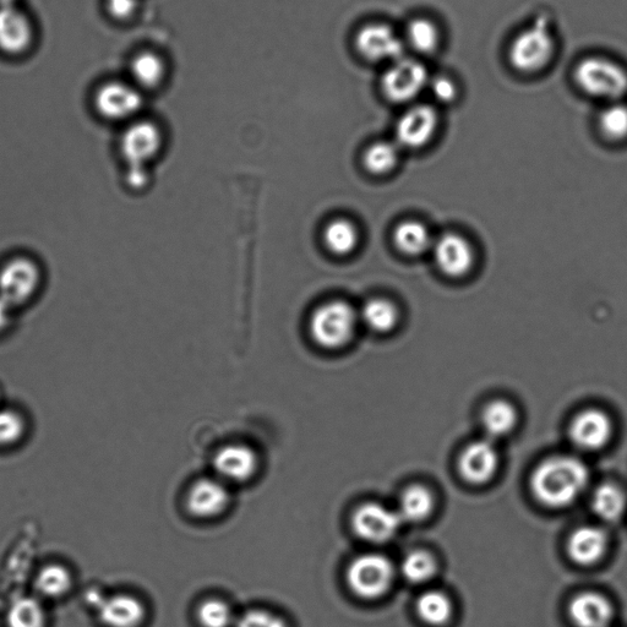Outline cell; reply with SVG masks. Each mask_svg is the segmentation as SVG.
I'll list each match as a JSON object with an SVG mask.
<instances>
[{"label":"cell","mask_w":627,"mask_h":627,"mask_svg":"<svg viewBox=\"0 0 627 627\" xmlns=\"http://www.w3.org/2000/svg\"><path fill=\"white\" fill-rule=\"evenodd\" d=\"M163 138L160 128L149 121L130 125L122 135L121 152L129 167L147 168L160 154Z\"/></svg>","instance_id":"obj_12"},{"label":"cell","mask_w":627,"mask_h":627,"mask_svg":"<svg viewBox=\"0 0 627 627\" xmlns=\"http://www.w3.org/2000/svg\"><path fill=\"white\" fill-rule=\"evenodd\" d=\"M430 253L441 274L449 278L466 277L476 266V249L460 233L447 232L435 237Z\"/></svg>","instance_id":"obj_9"},{"label":"cell","mask_w":627,"mask_h":627,"mask_svg":"<svg viewBox=\"0 0 627 627\" xmlns=\"http://www.w3.org/2000/svg\"><path fill=\"white\" fill-rule=\"evenodd\" d=\"M608 549V536L602 528L583 526L571 534L567 550L575 563L592 565L601 560Z\"/></svg>","instance_id":"obj_21"},{"label":"cell","mask_w":627,"mask_h":627,"mask_svg":"<svg viewBox=\"0 0 627 627\" xmlns=\"http://www.w3.org/2000/svg\"><path fill=\"white\" fill-rule=\"evenodd\" d=\"M34 41V27L24 12L15 7L0 8V51L21 54Z\"/></svg>","instance_id":"obj_18"},{"label":"cell","mask_w":627,"mask_h":627,"mask_svg":"<svg viewBox=\"0 0 627 627\" xmlns=\"http://www.w3.org/2000/svg\"><path fill=\"white\" fill-rule=\"evenodd\" d=\"M395 579V567L387 556L368 553L357 556L347 567L346 581L357 597L373 601L390 590Z\"/></svg>","instance_id":"obj_5"},{"label":"cell","mask_w":627,"mask_h":627,"mask_svg":"<svg viewBox=\"0 0 627 627\" xmlns=\"http://www.w3.org/2000/svg\"><path fill=\"white\" fill-rule=\"evenodd\" d=\"M127 182L132 189L145 188L147 183H149V172H147V168L129 167Z\"/></svg>","instance_id":"obj_41"},{"label":"cell","mask_w":627,"mask_h":627,"mask_svg":"<svg viewBox=\"0 0 627 627\" xmlns=\"http://www.w3.org/2000/svg\"><path fill=\"white\" fill-rule=\"evenodd\" d=\"M14 310L15 308L12 305L0 297V332L8 330L12 326Z\"/></svg>","instance_id":"obj_42"},{"label":"cell","mask_w":627,"mask_h":627,"mask_svg":"<svg viewBox=\"0 0 627 627\" xmlns=\"http://www.w3.org/2000/svg\"><path fill=\"white\" fill-rule=\"evenodd\" d=\"M401 570L402 575L412 583L427 582L435 575L436 561L432 554L416 550L402 561Z\"/></svg>","instance_id":"obj_35"},{"label":"cell","mask_w":627,"mask_h":627,"mask_svg":"<svg viewBox=\"0 0 627 627\" xmlns=\"http://www.w3.org/2000/svg\"><path fill=\"white\" fill-rule=\"evenodd\" d=\"M358 323L357 310L342 299H334L319 305L310 315L309 334L320 348L327 351L341 350L350 345Z\"/></svg>","instance_id":"obj_3"},{"label":"cell","mask_w":627,"mask_h":627,"mask_svg":"<svg viewBox=\"0 0 627 627\" xmlns=\"http://www.w3.org/2000/svg\"><path fill=\"white\" fill-rule=\"evenodd\" d=\"M45 607L36 597H20L10 604L8 627H46Z\"/></svg>","instance_id":"obj_31"},{"label":"cell","mask_w":627,"mask_h":627,"mask_svg":"<svg viewBox=\"0 0 627 627\" xmlns=\"http://www.w3.org/2000/svg\"><path fill=\"white\" fill-rule=\"evenodd\" d=\"M323 239L326 249L331 254L348 256L356 252L361 236L352 221L347 218H335L327 223Z\"/></svg>","instance_id":"obj_24"},{"label":"cell","mask_w":627,"mask_h":627,"mask_svg":"<svg viewBox=\"0 0 627 627\" xmlns=\"http://www.w3.org/2000/svg\"><path fill=\"white\" fill-rule=\"evenodd\" d=\"M598 127L605 139L627 140V102L616 101L605 105L598 117Z\"/></svg>","instance_id":"obj_33"},{"label":"cell","mask_w":627,"mask_h":627,"mask_svg":"<svg viewBox=\"0 0 627 627\" xmlns=\"http://www.w3.org/2000/svg\"><path fill=\"white\" fill-rule=\"evenodd\" d=\"M569 614L577 627H609L613 623L614 608L602 594L586 592L572 599Z\"/></svg>","instance_id":"obj_20"},{"label":"cell","mask_w":627,"mask_h":627,"mask_svg":"<svg viewBox=\"0 0 627 627\" xmlns=\"http://www.w3.org/2000/svg\"><path fill=\"white\" fill-rule=\"evenodd\" d=\"M25 432V418L18 411L0 408V447H10L20 443Z\"/></svg>","instance_id":"obj_37"},{"label":"cell","mask_w":627,"mask_h":627,"mask_svg":"<svg viewBox=\"0 0 627 627\" xmlns=\"http://www.w3.org/2000/svg\"><path fill=\"white\" fill-rule=\"evenodd\" d=\"M358 314L365 327L380 335L394 331L401 319L400 309L387 298L369 299Z\"/></svg>","instance_id":"obj_23"},{"label":"cell","mask_w":627,"mask_h":627,"mask_svg":"<svg viewBox=\"0 0 627 627\" xmlns=\"http://www.w3.org/2000/svg\"><path fill=\"white\" fill-rule=\"evenodd\" d=\"M556 40L549 20L541 16L512 40L509 61L512 68L523 74L543 72L554 61Z\"/></svg>","instance_id":"obj_4"},{"label":"cell","mask_w":627,"mask_h":627,"mask_svg":"<svg viewBox=\"0 0 627 627\" xmlns=\"http://www.w3.org/2000/svg\"><path fill=\"white\" fill-rule=\"evenodd\" d=\"M18 0H0V8L15 7Z\"/></svg>","instance_id":"obj_43"},{"label":"cell","mask_w":627,"mask_h":627,"mask_svg":"<svg viewBox=\"0 0 627 627\" xmlns=\"http://www.w3.org/2000/svg\"><path fill=\"white\" fill-rule=\"evenodd\" d=\"M98 618L107 627H139L146 618V608L132 594L119 593L103 597L97 604Z\"/></svg>","instance_id":"obj_17"},{"label":"cell","mask_w":627,"mask_h":627,"mask_svg":"<svg viewBox=\"0 0 627 627\" xmlns=\"http://www.w3.org/2000/svg\"><path fill=\"white\" fill-rule=\"evenodd\" d=\"M135 83L144 89H155L166 76V63L155 52H141L130 64Z\"/></svg>","instance_id":"obj_29"},{"label":"cell","mask_w":627,"mask_h":627,"mask_svg":"<svg viewBox=\"0 0 627 627\" xmlns=\"http://www.w3.org/2000/svg\"><path fill=\"white\" fill-rule=\"evenodd\" d=\"M41 283V267L27 256H15L0 269V297L15 309L30 302Z\"/></svg>","instance_id":"obj_7"},{"label":"cell","mask_w":627,"mask_h":627,"mask_svg":"<svg viewBox=\"0 0 627 627\" xmlns=\"http://www.w3.org/2000/svg\"><path fill=\"white\" fill-rule=\"evenodd\" d=\"M401 147L391 141H379L365 151L363 163L365 169L374 176H385L400 163Z\"/></svg>","instance_id":"obj_30"},{"label":"cell","mask_w":627,"mask_h":627,"mask_svg":"<svg viewBox=\"0 0 627 627\" xmlns=\"http://www.w3.org/2000/svg\"><path fill=\"white\" fill-rule=\"evenodd\" d=\"M95 106L97 112L108 121H124L140 111L143 97L134 86L112 81L97 90Z\"/></svg>","instance_id":"obj_13"},{"label":"cell","mask_w":627,"mask_h":627,"mask_svg":"<svg viewBox=\"0 0 627 627\" xmlns=\"http://www.w3.org/2000/svg\"><path fill=\"white\" fill-rule=\"evenodd\" d=\"M428 68L418 59L402 57L391 63L381 78V91L396 105H406L417 100L430 83Z\"/></svg>","instance_id":"obj_6"},{"label":"cell","mask_w":627,"mask_h":627,"mask_svg":"<svg viewBox=\"0 0 627 627\" xmlns=\"http://www.w3.org/2000/svg\"><path fill=\"white\" fill-rule=\"evenodd\" d=\"M231 493L221 479L204 478L195 482L187 496V507L199 519H214L228 509Z\"/></svg>","instance_id":"obj_14"},{"label":"cell","mask_w":627,"mask_h":627,"mask_svg":"<svg viewBox=\"0 0 627 627\" xmlns=\"http://www.w3.org/2000/svg\"><path fill=\"white\" fill-rule=\"evenodd\" d=\"M400 514L379 503H365L354 510L351 523L354 533L369 543H386L396 536L402 525Z\"/></svg>","instance_id":"obj_11"},{"label":"cell","mask_w":627,"mask_h":627,"mask_svg":"<svg viewBox=\"0 0 627 627\" xmlns=\"http://www.w3.org/2000/svg\"><path fill=\"white\" fill-rule=\"evenodd\" d=\"M590 472L581 460L571 456H555L545 460L534 471L532 492L549 507H565L585 492Z\"/></svg>","instance_id":"obj_1"},{"label":"cell","mask_w":627,"mask_h":627,"mask_svg":"<svg viewBox=\"0 0 627 627\" xmlns=\"http://www.w3.org/2000/svg\"><path fill=\"white\" fill-rule=\"evenodd\" d=\"M403 40L406 46L411 47L414 52L428 56L440 48L441 30L434 20L417 16L408 23Z\"/></svg>","instance_id":"obj_25"},{"label":"cell","mask_w":627,"mask_h":627,"mask_svg":"<svg viewBox=\"0 0 627 627\" xmlns=\"http://www.w3.org/2000/svg\"><path fill=\"white\" fill-rule=\"evenodd\" d=\"M439 112L432 105L419 103L407 109L398 119L395 136L401 149L419 150L429 145L438 133Z\"/></svg>","instance_id":"obj_8"},{"label":"cell","mask_w":627,"mask_h":627,"mask_svg":"<svg viewBox=\"0 0 627 627\" xmlns=\"http://www.w3.org/2000/svg\"><path fill=\"white\" fill-rule=\"evenodd\" d=\"M613 436V422L607 413L586 410L571 423L570 438L582 450L602 449Z\"/></svg>","instance_id":"obj_16"},{"label":"cell","mask_w":627,"mask_h":627,"mask_svg":"<svg viewBox=\"0 0 627 627\" xmlns=\"http://www.w3.org/2000/svg\"><path fill=\"white\" fill-rule=\"evenodd\" d=\"M395 247L403 255L417 258L432 252L435 237L427 225L417 220H406L398 223L394 234Z\"/></svg>","instance_id":"obj_22"},{"label":"cell","mask_w":627,"mask_h":627,"mask_svg":"<svg viewBox=\"0 0 627 627\" xmlns=\"http://www.w3.org/2000/svg\"><path fill=\"white\" fill-rule=\"evenodd\" d=\"M428 90L434 100L441 103V105L454 103L460 95L459 85H457L454 79L447 75H438L430 79Z\"/></svg>","instance_id":"obj_39"},{"label":"cell","mask_w":627,"mask_h":627,"mask_svg":"<svg viewBox=\"0 0 627 627\" xmlns=\"http://www.w3.org/2000/svg\"><path fill=\"white\" fill-rule=\"evenodd\" d=\"M214 468L221 481L244 483L258 472L259 457L252 447L230 444L216 452Z\"/></svg>","instance_id":"obj_15"},{"label":"cell","mask_w":627,"mask_h":627,"mask_svg":"<svg viewBox=\"0 0 627 627\" xmlns=\"http://www.w3.org/2000/svg\"><path fill=\"white\" fill-rule=\"evenodd\" d=\"M198 620L203 627H232L237 618L230 604L222 599L211 598L200 604Z\"/></svg>","instance_id":"obj_36"},{"label":"cell","mask_w":627,"mask_h":627,"mask_svg":"<svg viewBox=\"0 0 627 627\" xmlns=\"http://www.w3.org/2000/svg\"><path fill=\"white\" fill-rule=\"evenodd\" d=\"M417 613L424 623L433 626L445 625L452 616V603L443 592L428 591L418 598Z\"/></svg>","instance_id":"obj_34"},{"label":"cell","mask_w":627,"mask_h":627,"mask_svg":"<svg viewBox=\"0 0 627 627\" xmlns=\"http://www.w3.org/2000/svg\"><path fill=\"white\" fill-rule=\"evenodd\" d=\"M108 13L117 20H128L138 9V0H106Z\"/></svg>","instance_id":"obj_40"},{"label":"cell","mask_w":627,"mask_h":627,"mask_svg":"<svg viewBox=\"0 0 627 627\" xmlns=\"http://www.w3.org/2000/svg\"><path fill=\"white\" fill-rule=\"evenodd\" d=\"M234 627H288L282 616L266 609H249L238 616Z\"/></svg>","instance_id":"obj_38"},{"label":"cell","mask_w":627,"mask_h":627,"mask_svg":"<svg viewBox=\"0 0 627 627\" xmlns=\"http://www.w3.org/2000/svg\"><path fill=\"white\" fill-rule=\"evenodd\" d=\"M406 43L390 25L373 23L357 32L356 49L365 61L394 63L405 57Z\"/></svg>","instance_id":"obj_10"},{"label":"cell","mask_w":627,"mask_h":627,"mask_svg":"<svg viewBox=\"0 0 627 627\" xmlns=\"http://www.w3.org/2000/svg\"><path fill=\"white\" fill-rule=\"evenodd\" d=\"M574 80L583 94L596 100L610 103L627 98V68L613 58H583L576 64Z\"/></svg>","instance_id":"obj_2"},{"label":"cell","mask_w":627,"mask_h":627,"mask_svg":"<svg viewBox=\"0 0 627 627\" xmlns=\"http://www.w3.org/2000/svg\"><path fill=\"white\" fill-rule=\"evenodd\" d=\"M433 509V494L423 485H412L401 496L398 514L403 522H421L428 519Z\"/></svg>","instance_id":"obj_28"},{"label":"cell","mask_w":627,"mask_h":627,"mask_svg":"<svg viewBox=\"0 0 627 627\" xmlns=\"http://www.w3.org/2000/svg\"><path fill=\"white\" fill-rule=\"evenodd\" d=\"M73 588V575L67 566L48 564L42 567L35 579V590L41 597L59 599Z\"/></svg>","instance_id":"obj_26"},{"label":"cell","mask_w":627,"mask_h":627,"mask_svg":"<svg viewBox=\"0 0 627 627\" xmlns=\"http://www.w3.org/2000/svg\"><path fill=\"white\" fill-rule=\"evenodd\" d=\"M483 427L492 438H501L515 428L517 413L510 402L496 400L489 403L483 412Z\"/></svg>","instance_id":"obj_32"},{"label":"cell","mask_w":627,"mask_h":627,"mask_svg":"<svg viewBox=\"0 0 627 627\" xmlns=\"http://www.w3.org/2000/svg\"><path fill=\"white\" fill-rule=\"evenodd\" d=\"M626 506V494L619 485L604 483L593 494L592 509L603 521H619L625 514Z\"/></svg>","instance_id":"obj_27"},{"label":"cell","mask_w":627,"mask_h":627,"mask_svg":"<svg viewBox=\"0 0 627 627\" xmlns=\"http://www.w3.org/2000/svg\"><path fill=\"white\" fill-rule=\"evenodd\" d=\"M499 456L489 440H478L468 445L460 459L463 478L472 484H484L495 476Z\"/></svg>","instance_id":"obj_19"}]
</instances>
